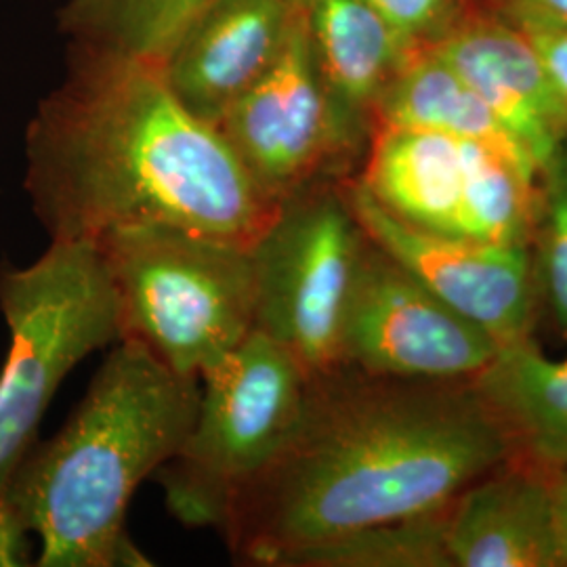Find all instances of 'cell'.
Wrapping results in <instances>:
<instances>
[{
  "instance_id": "16",
  "label": "cell",
  "mask_w": 567,
  "mask_h": 567,
  "mask_svg": "<svg viewBox=\"0 0 567 567\" xmlns=\"http://www.w3.org/2000/svg\"><path fill=\"white\" fill-rule=\"evenodd\" d=\"M290 2L303 16L334 100L347 118L365 131L381 93L412 51L368 0Z\"/></svg>"
},
{
  "instance_id": "24",
  "label": "cell",
  "mask_w": 567,
  "mask_h": 567,
  "mask_svg": "<svg viewBox=\"0 0 567 567\" xmlns=\"http://www.w3.org/2000/svg\"><path fill=\"white\" fill-rule=\"evenodd\" d=\"M20 517L0 498V567L21 566L25 559V536Z\"/></svg>"
},
{
  "instance_id": "20",
  "label": "cell",
  "mask_w": 567,
  "mask_h": 567,
  "mask_svg": "<svg viewBox=\"0 0 567 567\" xmlns=\"http://www.w3.org/2000/svg\"><path fill=\"white\" fill-rule=\"evenodd\" d=\"M446 513L368 527L324 545L305 548L286 566L442 567L452 566L446 548Z\"/></svg>"
},
{
  "instance_id": "7",
  "label": "cell",
  "mask_w": 567,
  "mask_h": 567,
  "mask_svg": "<svg viewBox=\"0 0 567 567\" xmlns=\"http://www.w3.org/2000/svg\"><path fill=\"white\" fill-rule=\"evenodd\" d=\"M368 236L344 187L313 183L280 203L252 246L255 330L316 377L341 365L344 316Z\"/></svg>"
},
{
  "instance_id": "14",
  "label": "cell",
  "mask_w": 567,
  "mask_h": 567,
  "mask_svg": "<svg viewBox=\"0 0 567 567\" xmlns=\"http://www.w3.org/2000/svg\"><path fill=\"white\" fill-rule=\"evenodd\" d=\"M355 182L400 221L461 236L463 142L421 128L377 126Z\"/></svg>"
},
{
  "instance_id": "13",
  "label": "cell",
  "mask_w": 567,
  "mask_h": 567,
  "mask_svg": "<svg viewBox=\"0 0 567 567\" xmlns=\"http://www.w3.org/2000/svg\"><path fill=\"white\" fill-rule=\"evenodd\" d=\"M446 548L458 567H559L550 473L496 466L447 507Z\"/></svg>"
},
{
  "instance_id": "10",
  "label": "cell",
  "mask_w": 567,
  "mask_h": 567,
  "mask_svg": "<svg viewBox=\"0 0 567 567\" xmlns=\"http://www.w3.org/2000/svg\"><path fill=\"white\" fill-rule=\"evenodd\" d=\"M344 192L365 236L437 299L498 344L529 337L538 288L527 246L426 231L386 213L358 182Z\"/></svg>"
},
{
  "instance_id": "12",
  "label": "cell",
  "mask_w": 567,
  "mask_h": 567,
  "mask_svg": "<svg viewBox=\"0 0 567 567\" xmlns=\"http://www.w3.org/2000/svg\"><path fill=\"white\" fill-rule=\"evenodd\" d=\"M465 79L543 171L567 142V97L517 23L473 20L426 44Z\"/></svg>"
},
{
  "instance_id": "18",
  "label": "cell",
  "mask_w": 567,
  "mask_h": 567,
  "mask_svg": "<svg viewBox=\"0 0 567 567\" xmlns=\"http://www.w3.org/2000/svg\"><path fill=\"white\" fill-rule=\"evenodd\" d=\"M213 0H68L61 30L76 47L161 63Z\"/></svg>"
},
{
  "instance_id": "15",
  "label": "cell",
  "mask_w": 567,
  "mask_h": 567,
  "mask_svg": "<svg viewBox=\"0 0 567 567\" xmlns=\"http://www.w3.org/2000/svg\"><path fill=\"white\" fill-rule=\"evenodd\" d=\"M471 385L513 450L548 473L567 468V355L548 358L529 337L498 344Z\"/></svg>"
},
{
  "instance_id": "6",
  "label": "cell",
  "mask_w": 567,
  "mask_h": 567,
  "mask_svg": "<svg viewBox=\"0 0 567 567\" xmlns=\"http://www.w3.org/2000/svg\"><path fill=\"white\" fill-rule=\"evenodd\" d=\"M309 383L301 362L261 330L208 370L185 444L154 475L171 515L183 526L221 529L236 492L299 423Z\"/></svg>"
},
{
  "instance_id": "22",
  "label": "cell",
  "mask_w": 567,
  "mask_h": 567,
  "mask_svg": "<svg viewBox=\"0 0 567 567\" xmlns=\"http://www.w3.org/2000/svg\"><path fill=\"white\" fill-rule=\"evenodd\" d=\"M368 4L410 51H416L446 32L458 0H368Z\"/></svg>"
},
{
  "instance_id": "11",
  "label": "cell",
  "mask_w": 567,
  "mask_h": 567,
  "mask_svg": "<svg viewBox=\"0 0 567 567\" xmlns=\"http://www.w3.org/2000/svg\"><path fill=\"white\" fill-rule=\"evenodd\" d=\"M295 20L290 0H213L158 63L164 81L194 116L217 126L280 58Z\"/></svg>"
},
{
  "instance_id": "26",
  "label": "cell",
  "mask_w": 567,
  "mask_h": 567,
  "mask_svg": "<svg viewBox=\"0 0 567 567\" xmlns=\"http://www.w3.org/2000/svg\"><path fill=\"white\" fill-rule=\"evenodd\" d=\"M513 18L567 28V0H507Z\"/></svg>"
},
{
  "instance_id": "1",
  "label": "cell",
  "mask_w": 567,
  "mask_h": 567,
  "mask_svg": "<svg viewBox=\"0 0 567 567\" xmlns=\"http://www.w3.org/2000/svg\"><path fill=\"white\" fill-rule=\"evenodd\" d=\"M513 454L471 381L337 365L311 377L290 437L231 498L221 534L244 566L437 513Z\"/></svg>"
},
{
  "instance_id": "9",
  "label": "cell",
  "mask_w": 567,
  "mask_h": 567,
  "mask_svg": "<svg viewBox=\"0 0 567 567\" xmlns=\"http://www.w3.org/2000/svg\"><path fill=\"white\" fill-rule=\"evenodd\" d=\"M498 343L368 238L344 316L341 365L414 381H471Z\"/></svg>"
},
{
  "instance_id": "17",
  "label": "cell",
  "mask_w": 567,
  "mask_h": 567,
  "mask_svg": "<svg viewBox=\"0 0 567 567\" xmlns=\"http://www.w3.org/2000/svg\"><path fill=\"white\" fill-rule=\"evenodd\" d=\"M372 124L440 133L482 143L522 163L538 164L468 82L429 47L416 49L389 81L374 105Z\"/></svg>"
},
{
  "instance_id": "2",
  "label": "cell",
  "mask_w": 567,
  "mask_h": 567,
  "mask_svg": "<svg viewBox=\"0 0 567 567\" xmlns=\"http://www.w3.org/2000/svg\"><path fill=\"white\" fill-rule=\"evenodd\" d=\"M25 189L55 243L171 227L252 248L280 208L158 63L82 47L28 126Z\"/></svg>"
},
{
  "instance_id": "4",
  "label": "cell",
  "mask_w": 567,
  "mask_h": 567,
  "mask_svg": "<svg viewBox=\"0 0 567 567\" xmlns=\"http://www.w3.org/2000/svg\"><path fill=\"white\" fill-rule=\"evenodd\" d=\"M95 246L122 337L142 341L183 377L203 379L255 330L252 248L171 227L122 229Z\"/></svg>"
},
{
  "instance_id": "25",
  "label": "cell",
  "mask_w": 567,
  "mask_h": 567,
  "mask_svg": "<svg viewBox=\"0 0 567 567\" xmlns=\"http://www.w3.org/2000/svg\"><path fill=\"white\" fill-rule=\"evenodd\" d=\"M550 508L557 559L559 567H567V468L550 473Z\"/></svg>"
},
{
  "instance_id": "19",
  "label": "cell",
  "mask_w": 567,
  "mask_h": 567,
  "mask_svg": "<svg viewBox=\"0 0 567 567\" xmlns=\"http://www.w3.org/2000/svg\"><path fill=\"white\" fill-rule=\"evenodd\" d=\"M465 189L461 236L527 246L534 234L540 173L489 145L463 142Z\"/></svg>"
},
{
  "instance_id": "5",
  "label": "cell",
  "mask_w": 567,
  "mask_h": 567,
  "mask_svg": "<svg viewBox=\"0 0 567 567\" xmlns=\"http://www.w3.org/2000/svg\"><path fill=\"white\" fill-rule=\"evenodd\" d=\"M9 351L0 370V496L32 450L55 391L86 355L121 341V311L102 252L55 243L28 267L0 265Z\"/></svg>"
},
{
  "instance_id": "3",
  "label": "cell",
  "mask_w": 567,
  "mask_h": 567,
  "mask_svg": "<svg viewBox=\"0 0 567 567\" xmlns=\"http://www.w3.org/2000/svg\"><path fill=\"white\" fill-rule=\"evenodd\" d=\"M142 341L112 344L60 433L30 450L2 501L41 540V567L147 566L124 519L137 487L182 450L200 404Z\"/></svg>"
},
{
  "instance_id": "23",
  "label": "cell",
  "mask_w": 567,
  "mask_h": 567,
  "mask_svg": "<svg viewBox=\"0 0 567 567\" xmlns=\"http://www.w3.org/2000/svg\"><path fill=\"white\" fill-rule=\"evenodd\" d=\"M513 21L524 30V34L545 61L550 79L567 97V28L524 18H513Z\"/></svg>"
},
{
  "instance_id": "21",
  "label": "cell",
  "mask_w": 567,
  "mask_h": 567,
  "mask_svg": "<svg viewBox=\"0 0 567 567\" xmlns=\"http://www.w3.org/2000/svg\"><path fill=\"white\" fill-rule=\"evenodd\" d=\"M536 200L534 276L538 297L567 337V142L540 171Z\"/></svg>"
},
{
  "instance_id": "8",
  "label": "cell",
  "mask_w": 567,
  "mask_h": 567,
  "mask_svg": "<svg viewBox=\"0 0 567 567\" xmlns=\"http://www.w3.org/2000/svg\"><path fill=\"white\" fill-rule=\"evenodd\" d=\"M217 128L252 182L276 203L322 182L326 171L364 137L334 100L299 11L280 58L225 112Z\"/></svg>"
}]
</instances>
